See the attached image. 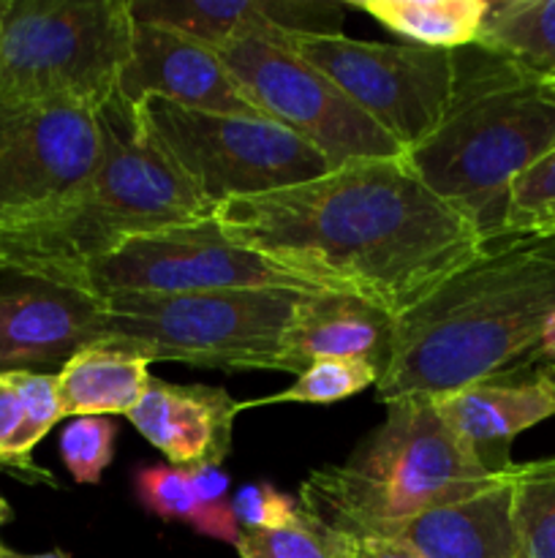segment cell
Masks as SVG:
<instances>
[{
	"label": "cell",
	"instance_id": "d4e9b609",
	"mask_svg": "<svg viewBox=\"0 0 555 558\" xmlns=\"http://www.w3.org/2000/svg\"><path fill=\"white\" fill-rule=\"evenodd\" d=\"M509 515L511 558H555V458L515 463Z\"/></svg>",
	"mask_w": 555,
	"mask_h": 558
},
{
	"label": "cell",
	"instance_id": "e0dca14e",
	"mask_svg": "<svg viewBox=\"0 0 555 558\" xmlns=\"http://www.w3.org/2000/svg\"><path fill=\"white\" fill-rule=\"evenodd\" d=\"M243 412L221 387L150 379L131 425L169 458V466H221L232 450L234 420Z\"/></svg>",
	"mask_w": 555,
	"mask_h": 558
},
{
	"label": "cell",
	"instance_id": "8992f818",
	"mask_svg": "<svg viewBox=\"0 0 555 558\" xmlns=\"http://www.w3.org/2000/svg\"><path fill=\"white\" fill-rule=\"evenodd\" d=\"M303 294L297 289L109 294L101 298V341L136 349L150 363L281 374L283 336Z\"/></svg>",
	"mask_w": 555,
	"mask_h": 558
},
{
	"label": "cell",
	"instance_id": "1f68e13d",
	"mask_svg": "<svg viewBox=\"0 0 555 558\" xmlns=\"http://www.w3.org/2000/svg\"><path fill=\"white\" fill-rule=\"evenodd\" d=\"M190 477H194L196 490H199L201 499L207 505H229V477L221 472V466H201V469H188Z\"/></svg>",
	"mask_w": 555,
	"mask_h": 558
},
{
	"label": "cell",
	"instance_id": "74e56055",
	"mask_svg": "<svg viewBox=\"0 0 555 558\" xmlns=\"http://www.w3.org/2000/svg\"><path fill=\"white\" fill-rule=\"evenodd\" d=\"M9 5H11V0H0V25H3L5 14H9Z\"/></svg>",
	"mask_w": 555,
	"mask_h": 558
},
{
	"label": "cell",
	"instance_id": "6da1fadb",
	"mask_svg": "<svg viewBox=\"0 0 555 558\" xmlns=\"http://www.w3.org/2000/svg\"><path fill=\"white\" fill-rule=\"evenodd\" d=\"M212 221L294 276L370 300L395 319L484 248L406 156L348 161L308 183L229 199Z\"/></svg>",
	"mask_w": 555,
	"mask_h": 558
},
{
	"label": "cell",
	"instance_id": "ac0fdd59",
	"mask_svg": "<svg viewBox=\"0 0 555 558\" xmlns=\"http://www.w3.org/2000/svg\"><path fill=\"white\" fill-rule=\"evenodd\" d=\"M395 316L348 292H305L283 336L281 374H303L316 360H365L384 374Z\"/></svg>",
	"mask_w": 555,
	"mask_h": 558
},
{
	"label": "cell",
	"instance_id": "f35d334b",
	"mask_svg": "<svg viewBox=\"0 0 555 558\" xmlns=\"http://www.w3.org/2000/svg\"><path fill=\"white\" fill-rule=\"evenodd\" d=\"M553 238H555V234H553Z\"/></svg>",
	"mask_w": 555,
	"mask_h": 558
},
{
	"label": "cell",
	"instance_id": "7c38bea8",
	"mask_svg": "<svg viewBox=\"0 0 555 558\" xmlns=\"http://www.w3.org/2000/svg\"><path fill=\"white\" fill-rule=\"evenodd\" d=\"M96 112L69 101L0 104V229L49 210L96 169Z\"/></svg>",
	"mask_w": 555,
	"mask_h": 558
},
{
	"label": "cell",
	"instance_id": "4fadbf2b",
	"mask_svg": "<svg viewBox=\"0 0 555 558\" xmlns=\"http://www.w3.org/2000/svg\"><path fill=\"white\" fill-rule=\"evenodd\" d=\"M9 276L0 281V374H58L79 349L101 341V300Z\"/></svg>",
	"mask_w": 555,
	"mask_h": 558
},
{
	"label": "cell",
	"instance_id": "3957f363",
	"mask_svg": "<svg viewBox=\"0 0 555 558\" xmlns=\"http://www.w3.org/2000/svg\"><path fill=\"white\" fill-rule=\"evenodd\" d=\"M96 123V169L63 202L0 229V272L65 287L128 240L212 218L215 207L158 145L136 104L114 93Z\"/></svg>",
	"mask_w": 555,
	"mask_h": 558
},
{
	"label": "cell",
	"instance_id": "7a4b0ae2",
	"mask_svg": "<svg viewBox=\"0 0 555 558\" xmlns=\"http://www.w3.org/2000/svg\"><path fill=\"white\" fill-rule=\"evenodd\" d=\"M555 316V238L484 243L395 319L381 403L439 398L528 363Z\"/></svg>",
	"mask_w": 555,
	"mask_h": 558
},
{
	"label": "cell",
	"instance_id": "ba28073f",
	"mask_svg": "<svg viewBox=\"0 0 555 558\" xmlns=\"http://www.w3.org/2000/svg\"><path fill=\"white\" fill-rule=\"evenodd\" d=\"M136 107L158 145L212 207L308 183L335 169L275 120L196 112L163 98H145Z\"/></svg>",
	"mask_w": 555,
	"mask_h": 558
},
{
	"label": "cell",
	"instance_id": "f546056e",
	"mask_svg": "<svg viewBox=\"0 0 555 558\" xmlns=\"http://www.w3.org/2000/svg\"><path fill=\"white\" fill-rule=\"evenodd\" d=\"M229 507H232V515L234 521H237L239 532L281 526V523H286L288 518H294L303 510L299 499L272 488L270 483L243 485V488L229 499Z\"/></svg>",
	"mask_w": 555,
	"mask_h": 558
},
{
	"label": "cell",
	"instance_id": "7402d4cb",
	"mask_svg": "<svg viewBox=\"0 0 555 558\" xmlns=\"http://www.w3.org/2000/svg\"><path fill=\"white\" fill-rule=\"evenodd\" d=\"M477 47L533 82H555V0H495Z\"/></svg>",
	"mask_w": 555,
	"mask_h": 558
},
{
	"label": "cell",
	"instance_id": "d6986e66",
	"mask_svg": "<svg viewBox=\"0 0 555 558\" xmlns=\"http://www.w3.org/2000/svg\"><path fill=\"white\" fill-rule=\"evenodd\" d=\"M511 474L515 466L482 494L386 523L362 537L400 539L424 558H511Z\"/></svg>",
	"mask_w": 555,
	"mask_h": 558
},
{
	"label": "cell",
	"instance_id": "836d02e7",
	"mask_svg": "<svg viewBox=\"0 0 555 558\" xmlns=\"http://www.w3.org/2000/svg\"><path fill=\"white\" fill-rule=\"evenodd\" d=\"M0 558H71L65 550H49V554H16V550L3 548L0 550Z\"/></svg>",
	"mask_w": 555,
	"mask_h": 558
},
{
	"label": "cell",
	"instance_id": "44dd1931",
	"mask_svg": "<svg viewBox=\"0 0 555 558\" xmlns=\"http://www.w3.org/2000/svg\"><path fill=\"white\" fill-rule=\"evenodd\" d=\"M60 420L54 374H0V461L20 469L27 483L58 488L30 452Z\"/></svg>",
	"mask_w": 555,
	"mask_h": 558
},
{
	"label": "cell",
	"instance_id": "52a82bcc",
	"mask_svg": "<svg viewBox=\"0 0 555 558\" xmlns=\"http://www.w3.org/2000/svg\"><path fill=\"white\" fill-rule=\"evenodd\" d=\"M131 0H11L0 25V104L101 109L131 58Z\"/></svg>",
	"mask_w": 555,
	"mask_h": 558
},
{
	"label": "cell",
	"instance_id": "8fae6325",
	"mask_svg": "<svg viewBox=\"0 0 555 558\" xmlns=\"http://www.w3.org/2000/svg\"><path fill=\"white\" fill-rule=\"evenodd\" d=\"M212 49L264 118L303 136L332 167L406 156L330 76L297 58L278 38H239Z\"/></svg>",
	"mask_w": 555,
	"mask_h": 558
},
{
	"label": "cell",
	"instance_id": "f1b7e54d",
	"mask_svg": "<svg viewBox=\"0 0 555 558\" xmlns=\"http://www.w3.org/2000/svg\"><path fill=\"white\" fill-rule=\"evenodd\" d=\"M118 428L109 417H76L60 436V458L79 485L101 483L114 458Z\"/></svg>",
	"mask_w": 555,
	"mask_h": 558
},
{
	"label": "cell",
	"instance_id": "30bf717a",
	"mask_svg": "<svg viewBox=\"0 0 555 558\" xmlns=\"http://www.w3.org/2000/svg\"><path fill=\"white\" fill-rule=\"evenodd\" d=\"M65 287L92 298L109 294H196L229 289H297L319 292L313 281L229 240L212 218L128 240L76 272Z\"/></svg>",
	"mask_w": 555,
	"mask_h": 558
},
{
	"label": "cell",
	"instance_id": "9a60e30c",
	"mask_svg": "<svg viewBox=\"0 0 555 558\" xmlns=\"http://www.w3.org/2000/svg\"><path fill=\"white\" fill-rule=\"evenodd\" d=\"M435 407L490 474H504L515 466L511 441L555 417V363H539L531 374L506 371L439 398Z\"/></svg>",
	"mask_w": 555,
	"mask_h": 558
},
{
	"label": "cell",
	"instance_id": "8d00e7d4",
	"mask_svg": "<svg viewBox=\"0 0 555 558\" xmlns=\"http://www.w3.org/2000/svg\"><path fill=\"white\" fill-rule=\"evenodd\" d=\"M539 85H542L544 93H547V96L555 101V82H539Z\"/></svg>",
	"mask_w": 555,
	"mask_h": 558
},
{
	"label": "cell",
	"instance_id": "484cf974",
	"mask_svg": "<svg viewBox=\"0 0 555 558\" xmlns=\"http://www.w3.org/2000/svg\"><path fill=\"white\" fill-rule=\"evenodd\" d=\"M234 548L239 558H348L351 537L335 532L303 507L281 526L239 532Z\"/></svg>",
	"mask_w": 555,
	"mask_h": 558
},
{
	"label": "cell",
	"instance_id": "e575fe53",
	"mask_svg": "<svg viewBox=\"0 0 555 558\" xmlns=\"http://www.w3.org/2000/svg\"><path fill=\"white\" fill-rule=\"evenodd\" d=\"M11 521V507H9V501L3 499V494H0V526H3V523H9ZM5 545L0 543V550H3Z\"/></svg>",
	"mask_w": 555,
	"mask_h": 558
},
{
	"label": "cell",
	"instance_id": "603a6c76",
	"mask_svg": "<svg viewBox=\"0 0 555 558\" xmlns=\"http://www.w3.org/2000/svg\"><path fill=\"white\" fill-rule=\"evenodd\" d=\"M351 5L414 47L460 52L477 47L490 0H357Z\"/></svg>",
	"mask_w": 555,
	"mask_h": 558
},
{
	"label": "cell",
	"instance_id": "d6a6232c",
	"mask_svg": "<svg viewBox=\"0 0 555 558\" xmlns=\"http://www.w3.org/2000/svg\"><path fill=\"white\" fill-rule=\"evenodd\" d=\"M528 363H555V316L547 322V327H544L542 338H539V347L533 349Z\"/></svg>",
	"mask_w": 555,
	"mask_h": 558
},
{
	"label": "cell",
	"instance_id": "5bb4252c",
	"mask_svg": "<svg viewBox=\"0 0 555 558\" xmlns=\"http://www.w3.org/2000/svg\"><path fill=\"white\" fill-rule=\"evenodd\" d=\"M118 93L131 104L163 98L196 112L264 118L215 49L174 27L141 20H134L131 58Z\"/></svg>",
	"mask_w": 555,
	"mask_h": 558
},
{
	"label": "cell",
	"instance_id": "cb8c5ba5",
	"mask_svg": "<svg viewBox=\"0 0 555 558\" xmlns=\"http://www.w3.org/2000/svg\"><path fill=\"white\" fill-rule=\"evenodd\" d=\"M136 494L145 510L163 521H180L199 534L237 545L239 526L229 505H207L196 490L188 469L141 466L136 472Z\"/></svg>",
	"mask_w": 555,
	"mask_h": 558
},
{
	"label": "cell",
	"instance_id": "5b68a950",
	"mask_svg": "<svg viewBox=\"0 0 555 558\" xmlns=\"http://www.w3.org/2000/svg\"><path fill=\"white\" fill-rule=\"evenodd\" d=\"M506 474V472H504ZM504 474H490L446 425L433 398L386 403V420L341 466L305 480L299 505L348 537L477 496Z\"/></svg>",
	"mask_w": 555,
	"mask_h": 558
},
{
	"label": "cell",
	"instance_id": "277c9868",
	"mask_svg": "<svg viewBox=\"0 0 555 558\" xmlns=\"http://www.w3.org/2000/svg\"><path fill=\"white\" fill-rule=\"evenodd\" d=\"M555 147V101L539 82L479 47L460 49L444 123L406 161L484 243L504 238L511 185Z\"/></svg>",
	"mask_w": 555,
	"mask_h": 558
},
{
	"label": "cell",
	"instance_id": "2e32d148",
	"mask_svg": "<svg viewBox=\"0 0 555 558\" xmlns=\"http://www.w3.org/2000/svg\"><path fill=\"white\" fill-rule=\"evenodd\" d=\"M131 14L174 27L207 47H223L254 36H341L346 5L335 0H131Z\"/></svg>",
	"mask_w": 555,
	"mask_h": 558
},
{
	"label": "cell",
	"instance_id": "9c48e42d",
	"mask_svg": "<svg viewBox=\"0 0 555 558\" xmlns=\"http://www.w3.org/2000/svg\"><path fill=\"white\" fill-rule=\"evenodd\" d=\"M283 47L330 76L403 150L422 145L449 112L460 52L348 36H278Z\"/></svg>",
	"mask_w": 555,
	"mask_h": 558
},
{
	"label": "cell",
	"instance_id": "4316f807",
	"mask_svg": "<svg viewBox=\"0 0 555 558\" xmlns=\"http://www.w3.org/2000/svg\"><path fill=\"white\" fill-rule=\"evenodd\" d=\"M381 371L365 360H316L297 376L288 390L264 401L239 403L243 409L267 407V403H335L362 392L365 387H375Z\"/></svg>",
	"mask_w": 555,
	"mask_h": 558
},
{
	"label": "cell",
	"instance_id": "4dcf8cb0",
	"mask_svg": "<svg viewBox=\"0 0 555 558\" xmlns=\"http://www.w3.org/2000/svg\"><path fill=\"white\" fill-rule=\"evenodd\" d=\"M348 558H424L411 545L392 537H351Z\"/></svg>",
	"mask_w": 555,
	"mask_h": 558
},
{
	"label": "cell",
	"instance_id": "ffe728a7",
	"mask_svg": "<svg viewBox=\"0 0 555 558\" xmlns=\"http://www.w3.org/2000/svg\"><path fill=\"white\" fill-rule=\"evenodd\" d=\"M150 360L114 341L79 349L54 374V392L63 417H128L150 385Z\"/></svg>",
	"mask_w": 555,
	"mask_h": 558
},
{
	"label": "cell",
	"instance_id": "83f0119b",
	"mask_svg": "<svg viewBox=\"0 0 555 558\" xmlns=\"http://www.w3.org/2000/svg\"><path fill=\"white\" fill-rule=\"evenodd\" d=\"M555 234V147L511 185L504 238Z\"/></svg>",
	"mask_w": 555,
	"mask_h": 558
},
{
	"label": "cell",
	"instance_id": "d590c367",
	"mask_svg": "<svg viewBox=\"0 0 555 558\" xmlns=\"http://www.w3.org/2000/svg\"><path fill=\"white\" fill-rule=\"evenodd\" d=\"M0 474H11V477H16V480H22V483H27V477L20 472V469L9 466V463H3V461H0Z\"/></svg>",
	"mask_w": 555,
	"mask_h": 558
}]
</instances>
